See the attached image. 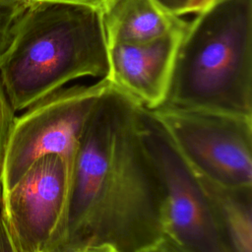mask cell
<instances>
[{
	"instance_id": "30bf717a",
	"label": "cell",
	"mask_w": 252,
	"mask_h": 252,
	"mask_svg": "<svg viewBox=\"0 0 252 252\" xmlns=\"http://www.w3.org/2000/svg\"><path fill=\"white\" fill-rule=\"evenodd\" d=\"M194 174L229 251L252 252V185L225 186Z\"/></svg>"
},
{
	"instance_id": "8fae6325",
	"label": "cell",
	"mask_w": 252,
	"mask_h": 252,
	"mask_svg": "<svg viewBox=\"0 0 252 252\" xmlns=\"http://www.w3.org/2000/svg\"><path fill=\"white\" fill-rule=\"evenodd\" d=\"M32 1L0 0V57L8 49L16 26Z\"/></svg>"
},
{
	"instance_id": "277c9868",
	"label": "cell",
	"mask_w": 252,
	"mask_h": 252,
	"mask_svg": "<svg viewBox=\"0 0 252 252\" xmlns=\"http://www.w3.org/2000/svg\"><path fill=\"white\" fill-rule=\"evenodd\" d=\"M109 81L60 89L16 116L6 144L1 195L40 158L61 157L72 166L93 110Z\"/></svg>"
},
{
	"instance_id": "8992f818",
	"label": "cell",
	"mask_w": 252,
	"mask_h": 252,
	"mask_svg": "<svg viewBox=\"0 0 252 252\" xmlns=\"http://www.w3.org/2000/svg\"><path fill=\"white\" fill-rule=\"evenodd\" d=\"M71 168L59 156L33 162L0 196L2 214L20 252H57L63 241Z\"/></svg>"
},
{
	"instance_id": "ba28073f",
	"label": "cell",
	"mask_w": 252,
	"mask_h": 252,
	"mask_svg": "<svg viewBox=\"0 0 252 252\" xmlns=\"http://www.w3.org/2000/svg\"><path fill=\"white\" fill-rule=\"evenodd\" d=\"M186 24L151 40L108 44L106 79L148 109L161 105Z\"/></svg>"
},
{
	"instance_id": "2e32d148",
	"label": "cell",
	"mask_w": 252,
	"mask_h": 252,
	"mask_svg": "<svg viewBox=\"0 0 252 252\" xmlns=\"http://www.w3.org/2000/svg\"><path fill=\"white\" fill-rule=\"evenodd\" d=\"M140 252H185L166 237H162L157 243Z\"/></svg>"
},
{
	"instance_id": "52a82bcc",
	"label": "cell",
	"mask_w": 252,
	"mask_h": 252,
	"mask_svg": "<svg viewBox=\"0 0 252 252\" xmlns=\"http://www.w3.org/2000/svg\"><path fill=\"white\" fill-rule=\"evenodd\" d=\"M143 131L163 184V237L185 252H230L197 177L147 108Z\"/></svg>"
},
{
	"instance_id": "e0dca14e",
	"label": "cell",
	"mask_w": 252,
	"mask_h": 252,
	"mask_svg": "<svg viewBox=\"0 0 252 252\" xmlns=\"http://www.w3.org/2000/svg\"><path fill=\"white\" fill-rule=\"evenodd\" d=\"M61 252H117V251L107 245H94V246L72 248V249L61 251Z\"/></svg>"
},
{
	"instance_id": "5b68a950",
	"label": "cell",
	"mask_w": 252,
	"mask_h": 252,
	"mask_svg": "<svg viewBox=\"0 0 252 252\" xmlns=\"http://www.w3.org/2000/svg\"><path fill=\"white\" fill-rule=\"evenodd\" d=\"M148 110L193 172L225 186L252 185V116L165 104Z\"/></svg>"
},
{
	"instance_id": "4fadbf2b",
	"label": "cell",
	"mask_w": 252,
	"mask_h": 252,
	"mask_svg": "<svg viewBox=\"0 0 252 252\" xmlns=\"http://www.w3.org/2000/svg\"><path fill=\"white\" fill-rule=\"evenodd\" d=\"M168 13L175 16H182L191 13V8L194 0H155Z\"/></svg>"
},
{
	"instance_id": "3957f363",
	"label": "cell",
	"mask_w": 252,
	"mask_h": 252,
	"mask_svg": "<svg viewBox=\"0 0 252 252\" xmlns=\"http://www.w3.org/2000/svg\"><path fill=\"white\" fill-rule=\"evenodd\" d=\"M162 104L252 116V0H213L187 22Z\"/></svg>"
},
{
	"instance_id": "6da1fadb",
	"label": "cell",
	"mask_w": 252,
	"mask_h": 252,
	"mask_svg": "<svg viewBox=\"0 0 252 252\" xmlns=\"http://www.w3.org/2000/svg\"><path fill=\"white\" fill-rule=\"evenodd\" d=\"M145 110L109 81L72 166L57 252L94 245L140 252L163 237L164 190L144 138Z\"/></svg>"
},
{
	"instance_id": "5bb4252c",
	"label": "cell",
	"mask_w": 252,
	"mask_h": 252,
	"mask_svg": "<svg viewBox=\"0 0 252 252\" xmlns=\"http://www.w3.org/2000/svg\"><path fill=\"white\" fill-rule=\"evenodd\" d=\"M0 252H20L15 244L6 221L0 213Z\"/></svg>"
},
{
	"instance_id": "9c48e42d",
	"label": "cell",
	"mask_w": 252,
	"mask_h": 252,
	"mask_svg": "<svg viewBox=\"0 0 252 252\" xmlns=\"http://www.w3.org/2000/svg\"><path fill=\"white\" fill-rule=\"evenodd\" d=\"M101 18L108 44L151 40L186 24L155 0H111Z\"/></svg>"
},
{
	"instance_id": "9a60e30c",
	"label": "cell",
	"mask_w": 252,
	"mask_h": 252,
	"mask_svg": "<svg viewBox=\"0 0 252 252\" xmlns=\"http://www.w3.org/2000/svg\"><path fill=\"white\" fill-rule=\"evenodd\" d=\"M30 1H49V2H60V3H68L75 5H82L97 10L102 13V11L106 8L111 0H30Z\"/></svg>"
},
{
	"instance_id": "7a4b0ae2",
	"label": "cell",
	"mask_w": 252,
	"mask_h": 252,
	"mask_svg": "<svg viewBox=\"0 0 252 252\" xmlns=\"http://www.w3.org/2000/svg\"><path fill=\"white\" fill-rule=\"evenodd\" d=\"M108 43L93 8L32 1L0 57V77L15 112L82 77L106 78Z\"/></svg>"
},
{
	"instance_id": "7c38bea8",
	"label": "cell",
	"mask_w": 252,
	"mask_h": 252,
	"mask_svg": "<svg viewBox=\"0 0 252 252\" xmlns=\"http://www.w3.org/2000/svg\"><path fill=\"white\" fill-rule=\"evenodd\" d=\"M16 112L14 111L7 94L5 93L1 77H0V196H1V172L3 158L6 149L8 137L16 118Z\"/></svg>"
},
{
	"instance_id": "ac0fdd59",
	"label": "cell",
	"mask_w": 252,
	"mask_h": 252,
	"mask_svg": "<svg viewBox=\"0 0 252 252\" xmlns=\"http://www.w3.org/2000/svg\"><path fill=\"white\" fill-rule=\"evenodd\" d=\"M213 0H194L191 8V13H197L205 8Z\"/></svg>"
}]
</instances>
